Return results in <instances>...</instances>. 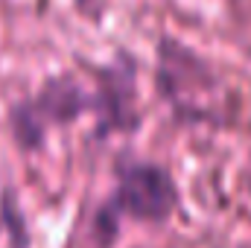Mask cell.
I'll list each match as a JSON object with an SVG mask.
<instances>
[{"instance_id":"cell-4","label":"cell","mask_w":251,"mask_h":248,"mask_svg":"<svg viewBox=\"0 0 251 248\" xmlns=\"http://www.w3.org/2000/svg\"><path fill=\"white\" fill-rule=\"evenodd\" d=\"M97 134L105 137L111 131H134L140 125L137 94H134V64L120 59L102 70L100 88L94 91Z\"/></svg>"},{"instance_id":"cell-5","label":"cell","mask_w":251,"mask_h":248,"mask_svg":"<svg viewBox=\"0 0 251 248\" xmlns=\"http://www.w3.org/2000/svg\"><path fill=\"white\" fill-rule=\"evenodd\" d=\"M76 3H79V6H82V9H88V6H94V3H97V0H76Z\"/></svg>"},{"instance_id":"cell-3","label":"cell","mask_w":251,"mask_h":248,"mask_svg":"<svg viewBox=\"0 0 251 248\" xmlns=\"http://www.w3.org/2000/svg\"><path fill=\"white\" fill-rule=\"evenodd\" d=\"M88 111H94V94L85 91L76 79L59 76V79H50L32 99L15 108L12 131L24 149H35L41 146L47 125L73 123Z\"/></svg>"},{"instance_id":"cell-2","label":"cell","mask_w":251,"mask_h":248,"mask_svg":"<svg viewBox=\"0 0 251 248\" xmlns=\"http://www.w3.org/2000/svg\"><path fill=\"white\" fill-rule=\"evenodd\" d=\"M178 207V184L173 173L152 161H123L117 167V187L94 219V240L108 248L120 234V219L149 225L167 222Z\"/></svg>"},{"instance_id":"cell-1","label":"cell","mask_w":251,"mask_h":248,"mask_svg":"<svg viewBox=\"0 0 251 248\" xmlns=\"http://www.w3.org/2000/svg\"><path fill=\"white\" fill-rule=\"evenodd\" d=\"M155 88L181 123H225L228 88L213 67L176 38L158 41Z\"/></svg>"}]
</instances>
